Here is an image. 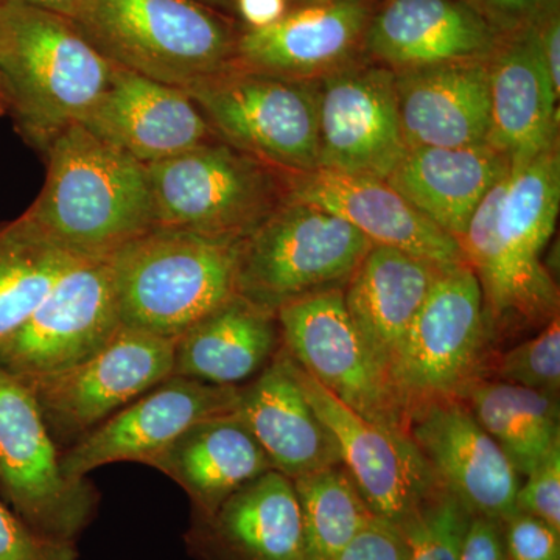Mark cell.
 <instances>
[{"mask_svg":"<svg viewBox=\"0 0 560 560\" xmlns=\"http://www.w3.org/2000/svg\"><path fill=\"white\" fill-rule=\"evenodd\" d=\"M560 206L558 145L497 180L459 241L480 282L490 329L544 326L559 315V291L541 264Z\"/></svg>","mask_w":560,"mask_h":560,"instance_id":"obj_1","label":"cell"},{"mask_svg":"<svg viewBox=\"0 0 560 560\" xmlns=\"http://www.w3.org/2000/svg\"><path fill=\"white\" fill-rule=\"evenodd\" d=\"M49 172L24 213L51 243L80 259H109L154 228L147 167L81 124L47 147Z\"/></svg>","mask_w":560,"mask_h":560,"instance_id":"obj_2","label":"cell"},{"mask_svg":"<svg viewBox=\"0 0 560 560\" xmlns=\"http://www.w3.org/2000/svg\"><path fill=\"white\" fill-rule=\"evenodd\" d=\"M114 70L68 18L16 0L0 5V81L22 131L40 149L86 117Z\"/></svg>","mask_w":560,"mask_h":560,"instance_id":"obj_3","label":"cell"},{"mask_svg":"<svg viewBox=\"0 0 560 560\" xmlns=\"http://www.w3.org/2000/svg\"><path fill=\"white\" fill-rule=\"evenodd\" d=\"M245 237L154 226L109 257L121 326L176 340L237 294Z\"/></svg>","mask_w":560,"mask_h":560,"instance_id":"obj_4","label":"cell"},{"mask_svg":"<svg viewBox=\"0 0 560 560\" xmlns=\"http://www.w3.org/2000/svg\"><path fill=\"white\" fill-rule=\"evenodd\" d=\"M77 22L108 60L180 90L235 65L230 28L194 0H90Z\"/></svg>","mask_w":560,"mask_h":560,"instance_id":"obj_5","label":"cell"},{"mask_svg":"<svg viewBox=\"0 0 560 560\" xmlns=\"http://www.w3.org/2000/svg\"><path fill=\"white\" fill-rule=\"evenodd\" d=\"M371 246L348 221L283 195L243 238L235 291L276 313L316 291L342 289Z\"/></svg>","mask_w":560,"mask_h":560,"instance_id":"obj_6","label":"cell"},{"mask_svg":"<svg viewBox=\"0 0 560 560\" xmlns=\"http://www.w3.org/2000/svg\"><path fill=\"white\" fill-rule=\"evenodd\" d=\"M224 142L282 175L318 168L316 80L234 65L184 90Z\"/></svg>","mask_w":560,"mask_h":560,"instance_id":"obj_7","label":"cell"},{"mask_svg":"<svg viewBox=\"0 0 560 560\" xmlns=\"http://www.w3.org/2000/svg\"><path fill=\"white\" fill-rule=\"evenodd\" d=\"M154 226L245 237L285 195L282 173L226 142L145 165Z\"/></svg>","mask_w":560,"mask_h":560,"instance_id":"obj_8","label":"cell"},{"mask_svg":"<svg viewBox=\"0 0 560 560\" xmlns=\"http://www.w3.org/2000/svg\"><path fill=\"white\" fill-rule=\"evenodd\" d=\"M60 458L32 389L0 366V495L33 529L75 541L98 497L90 481L66 477Z\"/></svg>","mask_w":560,"mask_h":560,"instance_id":"obj_9","label":"cell"},{"mask_svg":"<svg viewBox=\"0 0 560 560\" xmlns=\"http://www.w3.org/2000/svg\"><path fill=\"white\" fill-rule=\"evenodd\" d=\"M490 337L480 282L469 264L442 268L412 320L394 378L408 422L419 408L456 399L481 377Z\"/></svg>","mask_w":560,"mask_h":560,"instance_id":"obj_10","label":"cell"},{"mask_svg":"<svg viewBox=\"0 0 560 560\" xmlns=\"http://www.w3.org/2000/svg\"><path fill=\"white\" fill-rule=\"evenodd\" d=\"M175 342L121 327L90 359L65 370L20 378L32 389L54 440L73 444L172 377Z\"/></svg>","mask_w":560,"mask_h":560,"instance_id":"obj_11","label":"cell"},{"mask_svg":"<svg viewBox=\"0 0 560 560\" xmlns=\"http://www.w3.org/2000/svg\"><path fill=\"white\" fill-rule=\"evenodd\" d=\"M276 318L280 345L302 370L364 419L408 434L404 405L360 340L342 289L291 301L276 312Z\"/></svg>","mask_w":560,"mask_h":560,"instance_id":"obj_12","label":"cell"},{"mask_svg":"<svg viewBox=\"0 0 560 560\" xmlns=\"http://www.w3.org/2000/svg\"><path fill=\"white\" fill-rule=\"evenodd\" d=\"M121 327L108 259L81 260L0 341V366L21 378L65 370L90 359Z\"/></svg>","mask_w":560,"mask_h":560,"instance_id":"obj_13","label":"cell"},{"mask_svg":"<svg viewBox=\"0 0 560 560\" xmlns=\"http://www.w3.org/2000/svg\"><path fill=\"white\" fill-rule=\"evenodd\" d=\"M393 70L342 66L316 80L318 168L386 179L407 154Z\"/></svg>","mask_w":560,"mask_h":560,"instance_id":"obj_14","label":"cell"},{"mask_svg":"<svg viewBox=\"0 0 560 560\" xmlns=\"http://www.w3.org/2000/svg\"><path fill=\"white\" fill-rule=\"evenodd\" d=\"M290 363L313 410L334 434L342 466L370 510L401 528L442 488L415 442L350 410L291 357Z\"/></svg>","mask_w":560,"mask_h":560,"instance_id":"obj_15","label":"cell"},{"mask_svg":"<svg viewBox=\"0 0 560 560\" xmlns=\"http://www.w3.org/2000/svg\"><path fill=\"white\" fill-rule=\"evenodd\" d=\"M238 388L172 375L73 442L61 453L62 474L83 481L108 464H149L195 423L237 410Z\"/></svg>","mask_w":560,"mask_h":560,"instance_id":"obj_16","label":"cell"},{"mask_svg":"<svg viewBox=\"0 0 560 560\" xmlns=\"http://www.w3.org/2000/svg\"><path fill=\"white\" fill-rule=\"evenodd\" d=\"M408 434L440 486L471 514L501 523L514 514L521 475L464 401L419 408L410 416Z\"/></svg>","mask_w":560,"mask_h":560,"instance_id":"obj_17","label":"cell"},{"mask_svg":"<svg viewBox=\"0 0 560 560\" xmlns=\"http://www.w3.org/2000/svg\"><path fill=\"white\" fill-rule=\"evenodd\" d=\"M285 197L334 213L372 245L404 250L438 267L466 261L458 241L431 223L385 179L315 168L283 175Z\"/></svg>","mask_w":560,"mask_h":560,"instance_id":"obj_18","label":"cell"},{"mask_svg":"<svg viewBox=\"0 0 560 560\" xmlns=\"http://www.w3.org/2000/svg\"><path fill=\"white\" fill-rule=\"evenodd\" d=\"M80 124L143 165L184 153L213 135L186 91L119 65L108 90Z\"/></svg>","mask_w":560,"mask_h":560,"instance_id":"obj_19","label":"cell"},{"mask_svg":"<svg viewBox=\"0 0 560 560\" xmlns=\"http://www.w3.org/2000/svg\"><path fill=\"white\" fill-rule=\"evenodd\" d=\"M191 552L200 560H304L300 501L293 481L270 470L194 515Z\"/></svg>","mask_w":560,"mask_h":560,"instance_id":"obj_20","label":"cell"},{"mask_svg":"<svg viewBox=\"0 0 560 560\" xmlns=\"http://www.w3.org/2000/svg\"><path fill=\"white\" fill-rule=\"evenodd\" d=\"M500 38L463 0H388L363 36L366 50L393 72L488 60Z\"/></svg>","mask_w":560,"mask_h":560,"instance_id":"obj_21","label":"cell"},{"mask_svg":"<svg viewBox=\"0 0 560 560\" xmlns=\"http://www.w3.org/2000/svg\"><path fill=\"white\" fill-rule=\"evenodd\" d=\"M442 268L404 250L372 245L342 287L350 320L394 390L408 331Z\"/></svg>","mask_w":560,"mask_h":560,"instance_id":"obj_22","label":"cell"},{"mask_svg":"<svg viewBox=\"0 0 560 560\" xmlns=\"http://www.w3.org/2000/svg\"><path fill=\"white\" fill-rule=\"evenodd\" d=\"M490 124L486 142L523 165L558 145L559 97L533 25L500 38L488 58Z\"/></svg>","mask_w":560,"mask_h":560,"instance_id":"obj_23","label":"cell"},{"mask_svg":"<svg viewBox=\"0 0 560 560\" xmlns=\"http://www.w3.org/2000/svg\"><path fill=\"white\" fill-rule=\"evenodd\" d=\"M235 412L272 469L290 480L342 464L334 434L305 397L282 345L270 364L238 388Z\"/></svg>","mask_w":560,"mask_h":560,"instance_id":"obj_24","label":"cell"},{"mask_svg":"<svg viewBox=\"0 0 560 560\" xmlns=\"http://www.w3.org/2000/svg\"><path fill=\"white\" fill-rule=\"evenodd\" d=\"M366 25L363 0L312 3L243 35L235 65L283 79L319 80L346 66Z\"/></svg>","mask_w":560,"mask_h":560,"instance_id":"obj_25","label":"cell"},{"mask_svg":"<svg viewBox=\"0 0 560 560\" xmlns=\"http://www.w3.org/2000/svg\"><path fill=\"white\" fill-rule=\"evenodd\" d=\"M408 150L477 145L489 135L488 60L394 72Z\"/></svg>","mask_w":560,"mask_h":560,"instance_id":"obj_26","label":"cell"},{"mask_svg":"<svg viewBox=\"0 0 560 560\" xmlns=\"http://www.w3.org/2000/svg\"><path fill=\"white\" fill-rule=\"evenodd\" d=\"M147 466L183 488L194 515L212 514L232 493L275 470L235 411L195 423Z\"/></svg>","mask_w":560,"mask_h":560,"instance_id":"obj_27","label":"cell"},{"mask_svg":"<svg viewBox=\"0 0 560 560\" xmlns=\"http://www.w3.org/2000/svg\"><path fill=\"white\" fill-rule=\"evenodd\" d=\"M511 171L488 142L456 149H410L386 183L455 241L463 238L482 198Z\"/></svg>","mask_w":560,"mask_h":560,"instance_id":"obj_28","label":"cell"},{"mask_svg":"<svg viewBox=\"0 0 560 560\" xmlns=\"http://www.w3.org/2000/svg\"><path fill=\"white\" fill-rule=\"evenodd\" d=\"M279 348L276 313L235 294L176 338L173 375L241 386L264 371Z\"/></svg>","mask_w":560,"mask_h":560,"instance_id":"obj_29","label":"cell"},{"mask_svg":"<svg viewBox=\"0 0 560 560\" xmlns=\"http://www.w3.org/2000/svg\"><path fill=\"white\" fill-rule=\"evenodd\" d=\"M456 399L469 408L521 477L560 442L559 396L477 377Z\"/></svg>","mask_w":560,"mask_h":560,"instance_id":"obj_30","label":"cell"},{"mask_svg":"<svg viewBox=\"0 0 560 560\" xmlns=\"http://www.w3.org/2000/svg\"><path fill=\"white\" fill-rule=\"evenodd\" d=\"M81 260L24 215L0 230V341L36 311L65 272Z\"/></svg>","mask_w":560,"mask_h":560,"instance_id":"obj_31","label":"cell"},{"mask_svg":"<svg viewBox=\"0 0 560 560\" xmlns=\"http://www.w3.org/2000/svg\"><path fill=\"white\" fill-rule=\"evenodd\" d=\"M300 501L304 560H335L375 517L346 467L294 478Z\"/></svg>","mask_w":560,"mask_h":560,"instance_id":"obj_32","label":"cell"},{"mask_svg":"<svg viewBox=\"0 0 560 560\" xmlns=\"http://www.w3.org/2000/svg\"><path fill=\"white\" fill-rule=\"evenodd\" d=\"M471 515L448 490L438 489L401 526L408 560H459Z\"/></svg>","mask_w":560,"mask_h":560,"instance_id":"obj_33","label":"cell"},{"mask_svg":"<svg viewBox=\"0 0 560 560\" xmlns=\"http://www.w3.org/2000/svg\"><path fill=\"white\" fill-rule=\"evenodd\" d=\"M497 381L512 383L539 393H560L559 315L545 324L537 337L501 353L495 363Z\"/></svg>","mask_w":560,"mask_h":560,"instance_id":"obj_34","label":"cell"},{"mask_svg":"<svg viewBox=\"0 0 560 560\" xmlns=\"http://www.w3.org/2000/svg\"><path fill=\"white\" fill-rule=\"evenodd\" d=\"M0 560H79L75 541L44 536L0 495Z\"/></svg>","mask_w":560,"mask_h":560,"instance_id":"obj_35","label":"cell"},{"mask_svg":"<svg viewBox=\"0 0 560 560\" xmlns=\"http://www.w3.org/2000/svg\"><path fill=\"white\" fill-rule=\"evenodd\" d=\"M518 488L515 511L526 512L560 530V442L529 471Z\"/></svg>","mask_w":560,"mask_h":560,"instance_id":"obj_36","label":"cell"},{"mask_svg":"<svg viewBox=\"0 0 560 560\" xmlns=\"http://www.w3.org/2000/svg\"><path fill=\"white\" fill-rule=\"evenodd\" d=\"M504 545L510 560H560V530L515 511L503 522Z\"/></svg>","mask_w":560,"mask_h":560,"instance_id":"obj_37","label":"cell"},{"mask_svg":"<svg viewBox=\"0 0 560 560\" xmlns=\"http://www.w3.org/2000/svg\"><path fill=\"white\" fill-rule=\"evenodd\" d=\"M335 560H408L407 539L400 526L375 515Z\"/></svg>","mask_w":560,"mask_h":560,"instance_id":"obj_38","label":"cell"},{"mask_svg":"<svg viewBox=\"0 0 560 560\" xmlns=\"http://www.w3.org/2000/svg\"><path fill=\"white\" fill-rule=\"evenodd\" d=\"M500 35L536 24L555 7V0H463Z\"/></svg>","mask_w":560,"mask_h":560,"instance_id":"obj_39","label":"cell"},{"mask_svg":"<svg viewBox=\"0 0 560 560\" xmlns=\"http://www.w3.org/2000/svg\"><path fill=\"white\" fill-rule=\"evenodd\" d=\"M459 560H510L504 545L503 523L471 515Z\"/></svg>","mask_w":560,"mask_h":560,"instance_id":"obj_40","label":"cell"},{"mask_svg":"<svg viewBox=\"0 0 560 560\" xmlns=\"http://www.w3.org/2000/svg\"><path fill=\"white\" fill-rule=\"evenodd\" d=\"M536 32L537 44L541 60L545 62L548 75H550L552 90L560 97V21L558 10L555 7L547 14L533 24Z\"/></svg>","mask_w":560,"mask_h":560,"instance_id":"obj_41","label":"cell"},{"mask_svg":"<svg viewBox=\"0 0 560 560\" xmlns=\"http://www.w3.org/2000/svg\"><path fill=\"white\" fill-rule=\"evenodd\" d=\"M238 9L253 28H261L283 16L285 0H238Z\"/></svg>","mask_w":560,"mask_h":560,"instance_id":"obj_42","label":"cell"},{"mask_svg":"<svg viewBox=\"0 0 560 560\" xmlns=\"http://www.w3.org/2000/svg\"><path fill=\"white\" fill-rule=\"evenodd\" d=\"M16 2L27 3L36 9L50 11V13L68 18L70 21H77L90 0H16Z\"/></svg>","mask_w":560,"mask_h":560,"instance_id":"obj_43","label":"cell"},{"mask_svg":"<svg viewBox=\"0 0 560 560\" xmlns=\"http://www.w3.org/2000/svg\"><path fill=\"white\" fill-rule=\"evenodd\" d=\"M10 110L9 98H7L5 91H3L2 81H0V114H5Z\"/></svg>","mask_w":560,"mask_h":560,"instance_id":"obj_44","label":"cell"},{"mask_svg":"<svg viewBox=\"0 0 560 560\" xmlns=\"http://www.w3.org/2000/svg\"><path fill=\"white\" fill-rule=\"evenodd\" d=\"M311 3H327V2H337V0H308Z\"/></svg>","mask_w":560,"mask_h":560,"instance_id":"obj_45","label":"cell"},{"mask_svg":"<svg viewBox=\"0 0 560 560\" xmlns=\"http://www.w3.org/2000/svg\"><path fill=\"white\" fill-rule=\"evenodd\" d=\"M212 2H221V0H212Z\"/></svg>","mask_w":560,"mask_h":560,"instance_id":"obj_46","label":"cell"}]
</instances>
